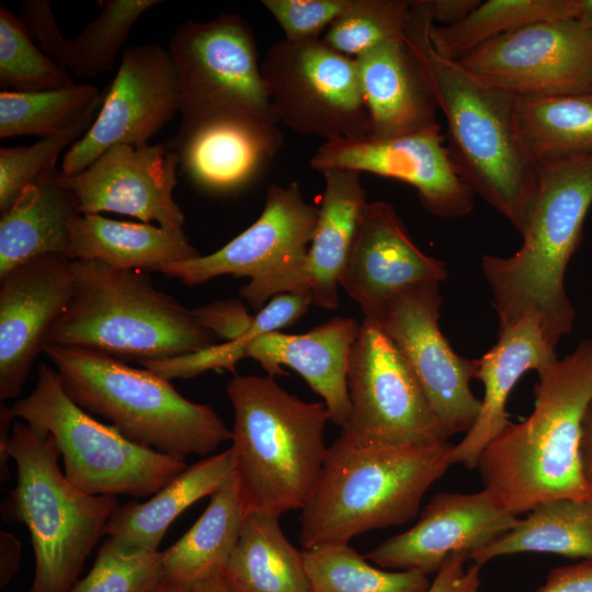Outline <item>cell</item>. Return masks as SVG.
<instances>
[{
	"instance_id": "obj_1",
	"label": "cell",
	"mask_w": 592,
	"mask_h": 592,
	"mask_svg": "<svg viewBox=\"0 0 592 592\" xmlns=\"http://www.w3.org/2000/svg\"><path fill=\"white\" fill-rule=\"evenodd\" d=\"M432 24L431 0L411 1L406 37L445 117L447 148L473 193L522 236L536 201L538 171L519 134L517 96L440 56L430 41Z\"/></svg>"
},
{
	"instance_id": "obj_2",
	"label": "cell",
	"mask_w": 592,
	"mask_h": 592,
	"mask_svg": "<svg viewBox=\"0 0 592 592\" xmlns=\"http://www.w3.org/2000/svg\"><path fill=\"white\" fill-rule=\"evenodd\" d=\"M533 412L510 423L483 449V488L512 514L560 498L592 499L580 462L581 426L592 399V341L538 374Z\"/></svg>"
},
{
	"instance_id": "obj_3",
	"label": "cell",
	"mask_w": 592,
	"mask_h": 592,
	"mask_svg": "<svg viewBox=\"0 0 592 592\" xmlns=\"http://www.w3.org/2000/svg\"><path fill=\"white\" fill-rule=\"evenodd\" d=\"M452 449L447 441L362 444L341 432L328 446L301 509V546L349 544L369 531L412 520L429 488L452 466Z\"/></svg>"
},
{
	"instance_id": "obj_4",
	"label": "cell",
	"mask_w": 592,
	"mask_h": 592,
	"mask_svg": "<svg viewBox=\"0 0 592 592\" xmlns=\"http://www.w3.org/2000/svg\"><path fill=\"white\" fill-rule=\"evenodd\" d=\"M537 171L538 191L521 248L505 258L483 255L481 267L499 329L534 315L556 346L574 319L563 280L592 204V152L537 163Z\"/></svg>"
},
{
	"instance_id": "obj_5",
	"label": "cell",
	"mask_w": 592,
	"mask_h": 592,
	"mask_svg": "<svg viewBox=\"0 0 592 592\" xmlns=\"http://www.w3.org/2000/svg\"><path fill=\"white\" fill-rule=\"evenodd\" d=\"M234 473L246 514L301 510L323 466L330 415L322 401L299 399L273 376L234 375Z\"/></svg>"
},
{
	"instance_id": "obj_6",
	"label": "cell",
	"mask_w": 592,
	"mask_h": 592,
	"mask_svg": "<svg viewBox=\"0 0 592 592\" xmlns=\"http://www.w3.org/2000/svg\"><path fill=\"white\" fill-rule=\"evenodd\" d=\"M73 294L46 344L76 346L139 364L198 352L218 339L193 309L148 275L96 260H72Z\"/></svg>"
},
{
	"instance_id": "obj_7",
	"label": "cell",
	"mask_w": 592,
	"mask_h": 592,
	"mask_svg": "<svg viewBox=\"0 0 592 592\" xmlns=\"http://www.w3.org/2000/svg\"><path fill=\"white\" fill-rule=\"evenodd\" d=\"M0 455L1 480L9 475V458L18 468L16 486L1 503V517L25 524L35 555L27 592H69L119 506L116 497L76 488L60 469L54 437L26 422L13 424Z\"/></svg>"
},
{
	"instance_id": "obj_8",
	"label": "cell",
	"mask_w": 592,
	"mask_h": 592,
	"mask_svg": "<svg viewBox=\"0 0 592 592\" xmlns=\"http://www.w3.org/2000/svg\"><path fill=\"white\" fill-rule=\"evenodd\" d=\"M43 352L79 407L137 444L185 458L231 441V429L209 405L186 399L146 367L76 346L46 344Z\"/></svg>"
},
{
	"instance_id": "obj_9",
	"label": "cell",
	"mask_w": 592,
	"mask_h": 592,
	"mask_svg": "<svg viewBox=\"0 0 592 592\" xmlns=\"http://www.w3.org/2000/svg\"><path fill=\"white\" fill-rule=\"evenodd\" d=\"M11 411L54 437L66 478L88 494L147 497L187 467L184 457L137 444L94 419L67 395L56 369L45 363L32 392L16 400Z\"/></svg>"
},
{
	"instance_id": "obj_10",
	"label": "cell",
	"mask_w": 592,
	"mask_h": 592,
	"mask_svg": "<svg viewBox=\"0 0 592 592\" xmlns=\"http://www.w3.org/2000/svg\"><path fill=\"white\" fill-rule=\"evenodd\" d=\"M178 76L182 125L236 117L277 126L249 23L238 14L182 23L168 49Z\"/></svg>"
},
{
	"instance_id": "obj_11",
	"label": "cell",
	"mask_w": 592,
	"mask_h": 592,
	"mask_svg": "<svg viewBox=\"0 0 592 592\" xmlns=\"http://www.w3.org/2000/svg\"><path fill=\"white\" fill-rule=\"evenodd\" d=\"M318 216L319 207L304 200L297 182L271 184L258 219L223 248L157 271L187 286L226 274L249 277L240 296L259 311L276 295L296 293Z\"/></svg>"
},
{
	"instance_id": "obj_12",
	"label": "cell",
	"mask_w": 592,
	"mask_h": 592,
	"mask_svg": "<svg viewBox=\"0 0 592 592\" xmlns=\"http://www.w3.org/2000/svg\"><path fill=\"white\" fill-rule=\"evenodd\" d=\"M261 73L278 122L323 138L369 135V117L353 57L321 39L275 42Z\"/></svg>"
},
{
	"instance_id": "obj_13",
	"label": "cell",
	"mask_w": 592,
	"mask_h": 592,
	"mask_svg": "<svg viewBox=\"0 0 592 592\" xmlns=\"http://www.w3.org/2000/svg\"><path fill=\"white\" fill-rule=\"evenodd\" d=\"M351 419L341 430L362 444L444 442L414 375L382 327L363 319L348 364Z\"/></svg>"
},
{
	"instance_id": "obj_14",
	"label": "cell",
	"mask_w": 592,
	"mask_h": 592,
	"mask_svg": "<svg viewBox=\"0 0 592 592\" xmlns=\"http://www.w3.org/2000/svg\"><path fill=\"white\" fill-rule=\"evenodd\" d=\"M441 304L439 283L409 286L390 298L377 323L414 375L446 441L470 430L481 400L470 389L479 360L454 352L439 326Z\"/></svg>"
},
{
	"instance_id": "obj_15",
	"label": "cell",
	"mask_w": 592,
	"mask_h": 592,
	"mask_svg": "<svg viewBox=\"0 0 592 592\" xmlns=\"http://www.w3.org/2000/svg\"><path fill=\"white\" fill-rule=\"evenodd\" d=\"M458 62L516 96L591 92L592 33L574 19L539 21L486 42Z\"/></svg>"
},
{
	"instance_id": "obj_16",
	"label": "cell",
	"mask_w": 592,
	"mask_h": 592,
	"mask_svg": "<svg viewBox=\"0 0 592 592\" xmlns=\"http://www.w3.org/2000/svg\"><path fill=\"white\" fill-rule=\"evenodd\" d=\"M179 112L178 76L158 44L123 50L119 68L87 133L66 152L61 174L72 177L116 145L146 146Z\"/></svg>"
},
{
	"instance_id": "obj_17",
	"label": "cell",
	"mask_w": 592,
	"mask_h": 592,
	"mask_svg": "<svg viewBox=\"0 0 592 592\" xmlns=\"http://www.w3.org/2000/svg\"><path fill=\"white\" fill-rule=\"evenodd\" d=\"M310 167L354 170L406 182L424 209L442 218H459L474 209V193L445 146L441 126L395 138L369 135L323 141Z\"/></svg>"
},
{
	"instance_id": "obj_18",
	"label": "cell",
	"mask_w": 592,
	"mask_h": 592,
	"mask_svg": "<svg viewBox=\"0 0 592 592\" xmlns=\"http://www.w3.org/2000/svg\"><path fill=\"white\" fill-rule=\"evenodd\" d=\"M178 170V153L166 141L116 145L81 172L61 175L80 214L117 213L178 230L184 225V214L173 198Z\"/></svg>"
},
{
	"instance_id": "obj_19",
	"label": "cell",
	"mask_w": 592,
	"mask_h": 592,
	"mask_svg": "<svg viewBox=\"0 0 592 592\" xmlns=\"http://www.w3.org/2000/svg\"><path fill=\"white\" fill-rule=\"evenodd\" d=\"M517 520L485 488L475 493L441 492L412 527L382 542L365 557L383 569L436 573L451 555L465 554L469 560Z\"/></svg>"
},
{
	"instance_id": "obj_20",
	"label": "cell",
	"mask_w": 592,
	"mask_h": 592,
	"mask_svg": "<svg viewBox=\"0 0 592 592\" xmlns=\"http://www.w3.org/2000/svg\"><path fill=\"white\" fill-rule=\"evenodd\" d=\"M72 260L48 254L0 277V399L21 392L47 335L71 299Z\"/></svg>"
},
{
	"instance_id": "obj_21",
	"label": "cell",
	"mask_w": 592,
	"mask_h": 592,
	"mask_svg": "<svg viewBox=\"0 0 592 592\" xmlns=\"http://www.w3.org/2000/svg\"><path fill=\"white\" fill-rule=\"evenodd\" d=\"M447 276L445 262L418 248L390 203L368 202L340 278L364 319L377 322L398 292Z\"/></svg>"
},
{
	"instance_id": "obj_22",
	"label": "cell",
	"mask_w": 592,
	"mask_h": 592,
	"mask_svg": "<svg viewBox=\"0 0 592 592\" xmlns=\"http://www.w3.org/2000/svg\"><path fill=\"white\" fill-rule=\"evenodd\" d=\"M179 170L197 187L230 193L250 185L283 145L277 126L216 117L182 125L168 140Z\"/></svg>"
},
{
	"instance_id": "obj_23",
	"label": "cell",
	"mask_w": 592,
	"mask_h": 592,
	"mask_svg": "<svg viewBox=\"0 0 592 592\" xmlns=\"http://www.w3.org/2000/svg\"><path fill=\"white\" fill-rule=\"evenodd\" d=\"M361 323L334 317L301 334L272 331L257 338L247 351L270 376L287 375L282 366L299 374L322 398L330 421L345 430L351 419L348 364Z\"/></svg>"
},
{
	"instance_id": "obj_24",
	"label": "cell",
	"mask_w": 592,
	"mask_h": 592,
	"mask_svg": "<svg viewBox=\"0 0 592 592\" xmlns=\"http://www.w3.org/2000/svg\"><path fill=\"white\" fill-rule=\"evenodd\" d=\"M369 136L395 138L440 125L424 68L406 35L355 58Z\"/></svg>"
},
{
	"instance_id": "obj_25",
	"label": "cell",
	"mask_w": 592,
	"mask_h": 592,
	"mask_svg": "<svg viewBox=\"0 0 592 592\" xmlns=\"http://www.w3.org/2000/svg\"><path fill=\"white\" fill-rule=\"evenodd\" d=\"M555 348L534 315L499 329L498 342L478 358L476 379L483 384L485 396L476 422L453 445L452 465L477 468L486 446L511 423L506 412L511 390L527 371L539 374L549 368L558 360Z\"/></svg>"
},
{
	"instance_id": "obj_26",
	"label": "cell",
	"mask_w": 592,
	"mask_h": 592,
	"mask_svg": "<svg viewBox=\"0 0 592 592\" xmlns=\"http://www.w3.org/2000/svg\"><path fill=\"white\" fill-rule=\"evenodd\" d=\"M320 173L325 192L296 293H309L314 305L335 309L340 278L368 202L360 172L329 169Z\"/></svg>"
},
{
	"instance_id": "obj_27",
	"label": "cell",
	"mask_w": 592,
	"mask_h": 592,
	"mask_svg": "<svg viewBox=\"0 0 592 592\" xmlns=\"http://www.w3.org/2000/svg\"><path fill=\"white\" fill-rule=\"evenodd\" d=\"M160 0L100 1L101 13L75 38H65L47 0L23 2L20 19L39 48L68 72L96 77L111 70L133 25Z\"/></svg>"
},
{
	"instance_id": "obj_28",
	"label": "cell",
	"mask_w": 592,
	"mask_h": 592,
	"mask_svg": "<svg viewBox=\"0 0 592 592\" xmlns=\"http://www.w3.org/2000/svg\"><path fill=\"white\" fill-rule=\"evenodd\" d=\"M79 204L61 172H46L0 214V277L38 257L69 258L70 223Z\"/></svg>"
},
{
	"instance_id": "obj_29",
	"label": "cell",
	"mask_w": 592,
	"mask_h": 592,
	"mask_svg": "<svg viewBox=\"0 0 592 592\" xmlns=\"http://www.w3.org/2000/svg\"><path fill=\"white\" fill-rule=\"evenodd\" d=\"M234 473L229 448L187 466L145 502L127 501L110 517L104 535L132 550H158L168 528L189 506L210 497Z\"/></svg>"
},
{
	"instance_id": "obj_30",
	"label": "cell",
	"mask_w": 592,
	"mask_h": 592,
	"mask_svg": "<svg viewBox=\"0 0 592 592\" xmlns=\"http://www.w3.org/2000/svg\"><path fill=\"white\" fill-rule=\"evenodd\" d=\"M183 229L79 214L70 223L71 260H96L121 270H153L200 257Z\"/></svg>"
},
{
	"instance_id": "obj_31",
	"label": "cell",
	"mask_w": 592,
	"mask_h": 592,
	"mask_svg": "<svg viewBox=\"0 0 592 592\" xmlns=\"http://www.w3.org/2000/svg\"><path fill=\"white\" fill-rule=\"evenodd\" d=\"M235 592H309L304 551L285 536L280 517L250 512L221 569Z\"/></svg>"
},
{
	"instance_id": "obj_32",
	"label": "cell",
	"mask_w": 592,
	"mask_h": 592,
	"mask_svg": "<svg viewBox=\"0 0 592 592\" xmlns=\"http://www.w3.org/2000/svg\"><path fill=\"white\" fill-rule=\"evenodd\" d=\"M246 511L235 473L210 497L190 530L162 551L164 579L190 587L220 571L242 528Z\"/></svg>"
},
{
	"instance_id": "obj_33",
	"label": "cell",
	"mask_w": 592,
	"mask_h": 592,
	"mask_svg": "<svg viewBox=\"0 0 592 592\" xmlns=\"http://www.w3.org/2000/svg\"><path fill=\"white\" fill-rule=\"evenodd\" d=\"M527 513L513 528L471 555L469 560L482 567L497 557L520 553L592 560V499H555Z\"/></svg>"
},
{
	"instance_id": "obj_34",
	"label": "cell",
	"mask_w": 592,
	"mask_h": 592,
	"mask_svg": "<svg viewBox=\"0 0 592 592\" xmlns=\"http://www.w3.org/2000/svg\"><path fill=\"white\" fill-rule=\"evenodd\" d=\"M521 140L537 164L592 152V92L517 96Z\"/></svg>"
},
{
	"instance_id": "obj_35",
	"label": "cell",
	"mask_w": 592,
	"mask_h": 592,
	"mask_svg": "<svg viewBox=\"0 0 592 592\" xmlns=\"http://www.w3.org/2000/svg\"><path fill=\"white\" fill-rule=\"evenodd\" d=\"M576 0H488L460 22L430 27V41L442 57L459 61L486 42L546 20L573 19Z\"/></svg>"
},
{
	"instance_id": "obj_36",
	"label": "cell",
	"mask_w": 592,
	"mask_h": 592,
	"mask_svg": "<svg viewBox=\"0 0 592 592\" xmlns=\"http://www.w3.org/2000/svg\"><path fill=\"white\" fill-rule=\"evenodd\" d=\"M104 94L91 84L37 91L0 93V138L58 134L102 104Z\"/></svg>"
},
{
	"instance_id": "obj_37",
	"label": "cell",
	"mask_w": 592,
	"mask_h": 592,
	"mask_svg": "<svg viewBox=\"0 0 592 592\" xmlns=\"http://www.w3.org/2000/svg\"><path fill=\"white\" fill-rule=\"evenodd\" d=\"M309 592H426L431 581L418 570L377 567L349 544L304 549Z\"/></svg>"
},
{
	"instance_id": "obj_38",
	"label": "cell",
	"mask_w": 592,
	"mask_h": 592,
	"mask_svg": "<svg viewBox=\"0 0 592 592\" xmlns=\"http://www.w3.org/2000/svg\"><path fill=\"white\" fill-rule=\"evenodd\" d=\"M310 305L314 304L309 293L276 295L255 312L253 328L247 334L198 352L143 365L168 380L192 378L209 369H227L236 375L237 362L247 357V351L257 338L293 325Z\"/></svg>"
},
{
	"instance_id": "obj_39",
	"label": "cell",
	"mask_w": 592,
	"mask_h": 592,
	"mask_svg": "<svg viewBox=\"0 0 592 592\" xmlns=\"http://www.w3.org/2000/svg\"><path fill=\"white\" fill-rule=\"evenodd\" d=\"M20 18L0 5V87L37 92L73 86L69 72L34 43Z\"/></svg>"
},
{
	"instance_id": "obj_40",
	"label": "cell",
	"mask_w": 592,
	"mask_h": 592,
	"mask_svg": "<svg viewBox=\"0 0 592 592\" xmlns=\"http://www.w3.org/2000/svg\"><path fill=\"white\" fill-rule=\"evenodd\" d=\"M411 1L351 0L321 39L338 53L355 58L382 43L406 35Z\"/></svg>"
},
{
	"instance_id": "obj_41",
	"label": "cell",
	"mask_w": 592,
	"mask_h": 592,
	"mask_svg": "<svg viewBox=\"0 0 592 592\" xmlns=\"http://www.w3.org/2000/svg\"><path fill=\"white\" fill-rule=\"evenodd\" d=\"M163 580L162 551L127 549L106 537L91 570L69 592H152Z\"/></svg>"
},
{
	"instance_id": "obj_42",
	"label": "cell",
	"mask_w": 592,
	"mask_h": 592,
	"mask_svg": "<svg viewBox=\"0 0 592 592\" xmlns=\"http://www.w3.org/2000/svg\"><path fill=\"white\" fill-rule=\"evenodd\" d=\"M94 118V113L90 114L31 146L0 148V214L11 206L25 186L55 169L59 153L79 140Z\"/></svg>"
},
{
	"instance_id": "obj_43",
	"label": "cell",
	"mask_w": 592,
	"mask_h": 592,
	"mask_svg": "<svg viewBox=\"0 0 592 592\" xmlns=\"http://www.w3.org/2000/svg\"><path fill=\"white\" fill-rule=\"evenodd\" d=\"M351 0H262L289 41L320 39L319 35L338 20Z\"/></svg>"
},
{
	"instance_id": "obj_44",
	"label": "cell",
	"mask_w": 592,
	"mask_h": 592,
	"mask_svg": "<svg viewBox=\"0 0 592 592\" xmlns=\"http://www.w3.org/2000/svg\"><path fill=\"white\" fill-rule=\"evenodd\" d=\"M198 323L225 342L236 340L253 328L255 314H249L237 299L220 300L193 309Z\"/></svg>"
},
{
	"instance_id": "obj_45",
	"label": "cell",
	"mask_w": 592,
	"mask_h": 592,
	"mask_svg": "<svg viewBox=\"0 0 592 592\" xmlns=\"http://www.w3.org/2000/svg\"><path fill=\"white\" fill-rule=\"evenodd\" d=\"M467 560L465 554L451 555L435 573L426 592H478L481 567L474 562L466 567Z\"/></svg>"
},
{
	"instance_id": "obj_46",
	"label": "cell",
	"mask_w": 592,
	"mask_h": 592,
	"mask_svg": "<svg viewBox=\"0 0 592 592\" xmlns=\"http://www.w3.org/2000/svg\"><path fill=\"white\" fill-rule=\"evenodd\" d=\"M536 592H592V560L551 569Z\"/></svg>"
},
{
	"instance_id": "obj_47",
	"label": "cell",
	"mask_w": 592,
	"mask_h": 592,
	"mask_svg": "<svg viewBox=\"0 0 592 592\" xmlns=\"http://www.w3.org/2000/svg\"><path fill=\"white\" fill-rule=\"evenodd\" d=\"M22 544L10 532H0V585L4 588L19 571Z\"/></svg>"
},
{
	"instance_id": "obj_48",
	"label": "cell",
	"mask_w": 592,
	"mask_h": 592,
	"mask_svg": "<svg viewBox=\"0 0 592 592\" xmlns=\"http://www.w3.org/2000/svg\"><path fill=\"white\" fill-rule=\"evenodd\" d=\"M480 1L479 0H431L433 23L449 26L460 22Z\"/></svg>"
},
{
	"instance_id": "obj_49",
	"label": "cell",
	"mask_w": 592,
	"mask_h": 592,
	"mask_svg": "<svg viewBox=\"0 0 592 592\" xmlns=\"http://www.w3.org/2000/svg\"><path fill=\"white\" fill-rule=\"evenodd\" d=\"M580 462L583 478L592 491V399L582 420Z\"/></svg>"
},
{
	"instance_id": "obj_50",
	"label": "cell",
	"mask_w": 592,
	"mask_h": 592,
	"mask_svg": "<svg viewBox=\"0 0 592 592\" xmlns=\"http://www.w3.org/2000/svg\"><path fill=\"white\" fill-rule=\"evenodd\" d=\"M187 592H235V591L220 570L187 587Z\"/></svg>"
},
{
	"instance_id": "obj_51",
	"label": "cell",
	"mask_w": 592,
	"mask_h": 592,
	"mask_svg": "<svg viewBox=\"0 0 592 592\" xmlns=\"http://www.w3.org/2000/svg\"><path fill=\"white\" fill-rule=\"evenodd\" d=\"M573 19L592 33V0H576Z\"/></svg>"
},
{
	"instance_id": "obj_52",
	"label": "cell",
	"mask_w": 592,
	"mask_h": 592,
	"mask_svg": "<svg viewBox=\"0 0 592 592\" xmlns=\"http://www.w3.org/2000/svg\"><path fill=\"white\" fill-rule=\"evenodd\" d=\"M152 592H187V587L164 579Z\"/></svg>"
},
{
	"instance_id": "obj_53",
	"label": "cell",
	"mask_w": 592,
	"mask_h": 592,
	"mask_svg": "<svg viewBox=\"0 0 592 592\" xmlns=\"http://www.w3.org/2000/svg\"><path fill=\"white\" fill-rule=\"evenodd\" d=\"M591 92H592V90H591Z\"/></svg>"
}]
</instances>
